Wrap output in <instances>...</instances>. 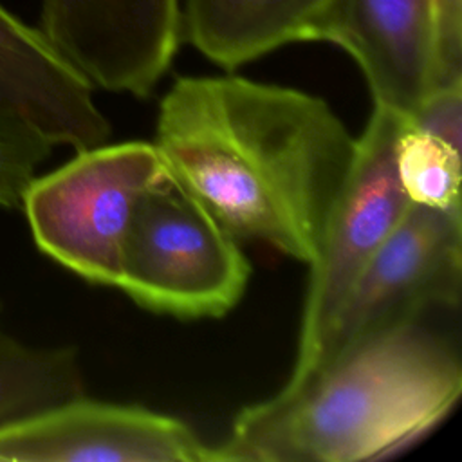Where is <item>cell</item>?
<instances>
[{
  "mask_svg": "<svg viewBox=\"0 0 462 462\" xmlns=\"http://www.w3.org/2000/svg\"><path fill=\"white\" fill-rule=\"evenodd\" d=\"M153 144L166 173L233 236L310 263L356 137L321 97L227 72L179 76Z\"/></svg>",
  "mask_w": 462,
  "mask_h": 462,
  "instance_id": "cell-1",
  "label": "cell"
},
{
  "mask_svg": "<svg viewBox=\"0 0 462 462\" xmlns=\"http://www.w3.org/2000/svg\"><path fill=\"white\" fill-rule=\"evenodd\" d=\"M420 318L383 328L245 406L215 462H370L433 431L462 393L458 348Z\"/></svg>",
  "mask_w": 462,
  "mask_h": 462,
  "instance_id": "cell-2",
  "label": "cell"
},
{
  "mask_svg": "<svg viewBox=\"0 0 462 462\" xmlns=\"http://www.w3.org/2000/svg\"><path fill=\"white\" fill-rule=\"evenodd\" d=\"M249 274L238 238L168 173L141 195L117 283L137 305L180 319L220 318L242 300Z\"/></svg>",
  "mask_w": 462,
  "mask_h": 462,
  "instance_id": "cell-3",
  "label": "cell"
},
{
  "mask_svg": "<svg viewBox=\"0 0 462 462\" xmlns=\"http://www.w3.org/2000/svg\"><path fill=\"white\" fill-rule=\"evenodd\" d=\"M164 173L153 143L78 150L25 189L22 208L38 249L87 282L117 287L134 209Z\"/></svg>",
  "mask_w": 462,
  "mask_h": 462,
  "instance_id": "cell-4",
  "label": "cell"
},
{
  "mask_svg": "<svg viewBox=\"0 0 462 462\" xmlns=\"http://www.w3.org/2000/svg\"><path fill=\"white\" fill-rule=\"evenodd\" d=\"M404 121L402 114L374 105L361 137L356 139L352 164L309 263L291 377L312 366L348 291L410 204L395 170V141Z\"/></svg>",
  "mask_w": 462,
  "mask_h": 462,
  "instance_id": "cell-5",
  "label": "cell"
},
{
  "mask_svg": "<svg viewBox=\"0 0 462 462\" xmlns=\"http://www.w3.org/2000/svg\"><path fill=\"white\" fill-rule=\"evenodd\" d=\"M460 289L462 211L410 202L343 300L310 368L383 328L457 309Z\"/></svg>",
  "mask_w": 462,
  "mask_h": 462,
  "instance_id": "cell-6",
  "label": "cell"
},
{
  "mask_svg": "<svg viewBox=\"0 0 462 462\" xmlns=\"http://www.w3.org/2000/svg\"><path fill=\"white\" fill-rule=\"evenodd\" d=\"M182 0H42L40 29L108 92L148 97L182 43Z\"/></svg>",
  "mask_w": 462,
  "mask_h": 462,
  "instance_id": "cell-7",
  "label": "cell"
},
{
  "mask_svg": "<svg viewBox=\"0 0 462 462\" xmlns=\"http://www.w3.org/2000/svg\"><path fill=\"white\" fill-rule=\"evenodd\" d=\"M0 460L215 462V455L177 417L79 395L0 428Z\"/></svg>",
  "mask_w": 462,
  "mask_h": 462,
  "instance_id": "cell-8",
  "label": "cell"
},
{
  "mask_svg": "<svg viewBox=\"0 0 462 462\" xmlns=\"http://www.w3.org/2000/svg\"><path fill=\"white\" fill-rule=\"evenodd\" d=\"M435 0H332L312 42L343 49L374 105L410 117L433 90Z\"/></svg>",
  "mask_w": 462,
  "mask_h": 462,
  "instance_id": "cell-9",
  "label": "cell"
},
{
  "mask_svg": "<svg viewBox=\"0 0 462 462\" xmlns=\"http://www.w3.org/2000/svg\"><path fill=\"white\" fill-rule=\"evenodd\" d=\"M92 85L51 43L0 4V121L18 125L51 146L103 144L110 125Z\"/></svg>",
  "mask_w": 462,
  "mask_h": 462,
  "instance_id": "cell-10",
  "label": "cell"
},
{
  "mask_svg": "<svg viewBox=\"0 0 462 462\" xmlns=\"http://www.w3.org/2000/svg\"><path fill=\"white\" fill-rule=\"evenodd\" d=\"M332 0H182V42L233 72L285 45L312 42Z\"/></svg>",
  "mask_w": 462,
  "mask_h": 462,
  "instance_id": "cell-11",
  "label": "cell"
},
{
  "mask_svg": "<svg viewBox=\"0 0 462 462\" xmlns=\"http://www.w3.org/2000/svg\"><path fill=\"white\" fill-rule=\"evenodd\" d=\"M83 395L70 346H32L0 330V428Z\"/></svg>",
  "mask_w": 462,
  "mask_h": 462,
  "instance_id": "cell-12",
  "label": "cell"
},
{
  "mask_svg": "<svg viewBox=\"0 0 462 462\" xmlns=\"http://www.w3.org/2000/svg\"><path fill=\"white\" fill-rule=\"evenodd\" d=\"M458 148L411 126L408 117L395 141V170L406 199L437 209H460Z\"/></svg>",
  "mask_w": 462,
  "mask_h": 462,
  "instance_id": "cell-13",
  "label": "cell"
},
{
  "mask_svg": "<svg viewBox=\"0 0 462 462\" xmlns=\"http://www.w3.org/2000/svg\"><path fill=\"white\" fill-rule=\"evenodd\" d=\"M52 152L40 135L0 121V208H18L38 168Z\"/></svg>",
  "mask_w": 462,
  "mask_h": 462,
  "instance_id": "cell-14",
  "label": "cell"
},
{
  "mask_svg": "<svg viewBox=\"0 0 462 462\" xmlns=\"http://www.w3.org/2000/svg\"><path fill=\"white\" fill-rule=\"evenodd\" d=\"M435 88L462 83V0H435Z\"/></svg>",
  "mask_w": 462,
  "mask_h": 462,
  "instance_id": "cell-15",
  "label": "cell"
},
{
  "mask_svg": "<svg viewBox=\"0 0 462 462\" xmlns=\"http://www.w3.org/2000/svg\"><path fill=\"white\" fill-rule=\"evenodd\" d=\"M408 123L460 150L462 83L431 90L408 117Z\"/></svg>",
  "mask_w": 462,
  "mask_h": 462,
  "instance_id": "cell-16",
  "label": "cell"
}]
</instances>
